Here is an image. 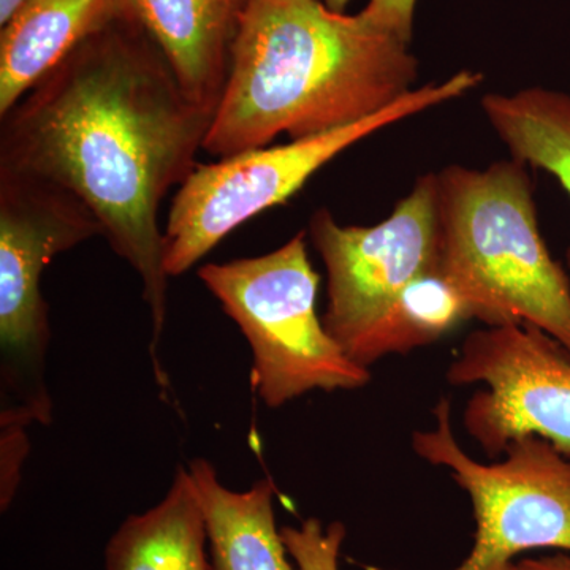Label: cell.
I'll return each mask as SVG.
<instances>
[{"label":"cell","instance_id":"obj_12","mask_svg":"<svg viewBox=\"0 0 570 570\" xmlns=\"http://www.w3.org/2000/svg\"><path fill=\"white\" fill-rule=\"evenodd\" d=\"M204 505L213 570H292L276 528L272 480H257L247 491L224 487L204 459L189 466Z\"/></svg>","mask_w":570,"mask_h":570},{"label":"cell","instance_id":"obj_1","mask_svg":"<svg viewBox=\"0 0 570 570\" xmlns=\"http://www.w3.org/2000/svg\"><path fill=\"white\" fill-rule=\"evenodd\" d=\"M213 112L194 104L140 26L115 18L2 118L0 168L61 187L140 276L159 351L170 276L159 212L204 149Z\"/></svg>","mask_w":570,"mask_h":570},{"label":"cell","instance_id":"obj_5","mask_svg":"<svg viewBox=\"0 0 570 570\" xmlns=\"http://www.w3.org/2000/svg\"><path fill=\"white\" fill-rule=\"evenodd\" d=\"M198 277L253 348L250 381L265 406L371 381L367 367L348 358L317 316L321 277L307 255L306 232L273 253L202 266Z\"/></svg>","mask_w":570,"mask_h":570},{"label":"cell","instance_id":"obj_8","mask_svg":"<svg viewBox=\"0 0 570 570\" xmlns=\"http://www.w3.org/2000/svg\"><path fill=\"white\" fill-rule=\"evenodd\" d=\"M309 238L328 277L322 322L347 354L407 284L438 268V176H420L387 219L371 227L341 225L317 209Z\"/></svg>","mask_w":570,"mask_h":570},{"label":"cell","instance_id":"obj_19","mask_svg":"<svg viewBox=\"0 0 570 570\" xmlns=\"http://www.w3.org/2000/svg\"><path fill=\"white\" fill-rule=\"evenodd\" d=\"M515 570H570V554L557 553L542 558H521Z\"/></svg>","mask_w":570,"mask_h":570},{"label":"cell","instance_id":"obj_7","mask_svg":"<svg viewBox=\"0 0 570 570\" xmlns=\"http://www.w3.org/2000/svg\"><path fill=\"white\" fill-rule=\"evenodd\" d=\"M436 425L412 434V449L449 469L474 510V546L453 570H515L531 550L570 551V453L539 436L513 439L501 463L483 464L460 448L452 406L442 397Z\"/></svg>","mask_w":570,"mask_h":570},{"label":"cell","instance_id":"obj_16","mask_svg":"<svg viewBox=\"0 0 570 570\" xmlns=\"http://www.w3.org/2000/svg\"><path fill=\"white\" fill-rule=\"evenodd\" d=\"M346 534L341 521L324 527L318 519H307L298 528H281L285 549L299 570H340L341 547Z\"/></svg>","mask_w":570,"mask_h":570},{"label":"cell","instance_id":"obj_3","mask_svg":"<svg viewBox=\"0 0 570 570\" xmlns=\"http://www.w3.org/2000/svg\"><path fill=\"white\" fill-rule=\"evenodd\" d=\"M528 165L438 174V268L487 325L528 324L570 354V281L540 235Z\"/></svg>","mask_w":570,"mask_h":570},{"label":"cell","instance_id":"obj_21","mask_svg":"<svg viewBox=\"0 0 570 570\" xmlns=\"http://www.w3.org/2000/svg\"><path fill=\"white\" fill-rule=\"evenodd\" d=\"M322 2L325 3L328 9L335 10V11H344L346 10V7L348 6V2L351 0H322Z\"/></svg>","mask_w":570,"mask_h":570},{"label":"cell","instance_id":"obj_11","mask_svg":"<svg viewBox=\"0 0 570 570\" xmlns=\"http://www.w3.org/2000/svg\"><path fill=\"white\" fill-rule=\"evenodd\" d=\"M116 17V0H24L0 36V118Z\"/></svg>","mask_w":570,"mask_h":570},{"label":"cell","instance_id":"obj_2","mask_svg":"<svg viewBox=\"0 0 570 570\" xmlns=\"http://www.w3.org/2000/svg\"><path fill=\"white\" fill-rule=\"evenodd\" d=\"M409 43L322 0H249L204 151L265 148L362 121L411 92Z\"/></svg>","mask_w":570,"mask_h":570},{"label":"cell","instance_id":"obj_4","mask_svg":"<svg viewBox=\"0 0 570 570\" xmlns=\"http://www.w3.org/2000/svg\"><path fill=\"white\" fill-rule=\"evenodd\" d=\"M483 81L461 70L442 82L412 89L384 110L330 132L272 148L197 164L179 186L164 228V266L170 277L189 272L209 250L257 214L283 205L330 160L397 121L459 99Z\"/></svg>","mask_w":570,"mask_h":570},{"label":"cell","instance_id":"obj_15","mask_svg":"<svg viewBox=\"0 0 570 570\" xmlns=\"http://www.w3.org/2000/svg\"><path fill=\"white\" fill-rule=\"evenodd\" d=\"M483 112L513 159L553 175L570 198V97L546 88L487 94ZM570 268V247L568 250Z\"/></svg>","mask_w":570,"mask_h":570},{"label":"cell","instance_id":"obj_17","mask_svg":"<svg viewBox=\"0 0 570 570\" xmlns=\"http://www.w3.org/2000/svg\"><path fill=\"white\" fill-rule=\"evenodd\" d=\"M417 0H367L360 17L374 28L393 33L411 45Z\"/></svg>","mask_w":570,"mask_h":570},{"label":"cell","instance_id":"obj_14","mask_svg":"<svg viewBox=\"0 0 570 570\" xmlns=\"http://www.w3.org/2000/svg\"><path fill=\"white\" fill-rule=\"evenodd\" d=\"M469 318H475L474 307L441 269L434 268L401 291L352 344L347 356L370 367L384 356L406 355L436 343Z\"/></svg>","mask_w":570,"mask_h":570},{"label":"cell","instance_id":"obj_9","mask_svg":"<svg viewBox=\"0 0 570 570\" xmlns=\"http://www.w3.org/2000/svg\"><path fill=\"white\" fill-rule=\"evenodd\" d=\"M448 381L487 385L468 401L463 426L491 459L523 436L570 453V354L538 326L515 322L471 333Z\"/></svg>","mask_w":570,"mask_h":570},{"label":"cell","instance_id":"obj_13","mask_svg":"<svg viewBox=\"0 0 570 570\" xmlns=\"http://www.w3.org/2000/svg\"><path fill=\"white\" fill-rule=\"evenodd\" d=\"M204 505L189 469H178L159 504L130 515L111 535L105 570H213Z\"/></svg>","mask_w":570,"mask_h":570},{"label":"cell","instance_id":"obj_10","mask_svg":"<svg viewBox=\"0 0 570 570\" xmlns=\"http://www.w3.org/2000/svg\"><path fill=\"white\" fill-rule=\"evenodd\" d=\"M247 3L249 0H116V14L148 33L186 96L214 115Z\"/></svg>","mask_w":570,"mask_h":570},{"label":"cell","instance_id":"obj_20","mask_svg":"<svg viewBox=\"0 0 570 570\" xmlns=\"http://www.w3.org/2000/svg\"><path fill=\"white\" fill-rule=\"evenodd\" d=\"M24 0H0V24H6Z\"/></svg>","mask_w":570,"mask_h":570},{"label":"cell","instance_id":"obj_18","mask_svg":"<svg viewBox=\"0 0 570 570\" xmlns=\"http://www.w3.org/2000/svg\"><path fill=\"white\" fill-rule=\"evenodd\" d=\"M0 430H2V438H0V444H2L0 445V455H2L0 504H2V510H6L17 493L22 461L26 460L29 452V442L26 430L22 428H0Z\"/></svg>","mask_w":570,"mask_h":570},{"label":"cell","instance_id":"obj_6","mask_svg":"<svg viewBox=\"0 0 570 570\" xmlns=\"http://www.w3.org/2000/svg\"><path fill=\"white\" fill-rule=\"evenodd\" d=\"M92 236H102L99 224L73 195L0 168V426L51 422L41 276L52 258Z\"/></svg>","mask_w":570,"mask_h":570}]
</instances>
